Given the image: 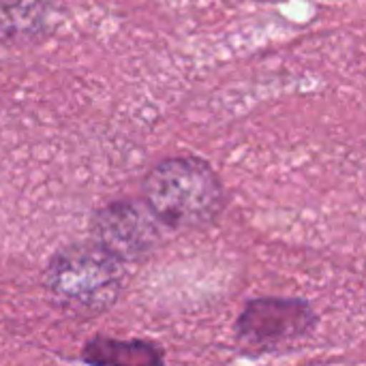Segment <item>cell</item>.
Returning a JSON list of instances; mask_svg holds the SVG:
<instances>
[{"label":"cell","instance_id":"cell-2","mask_svg":"<svg viewBox=\"0 0 366 366\" xmlns=\"http://www.w3.org/2000/svg\"><path fill=\"white\" fill-rule=\"evenodd\" d=\"M43 281L58 307L79 317H92L120 300L124 270L92 240L73 242L51 255Z\"/></svg>","mask_w":366,"mask_h":366},{"label":"cell","instance_id":"cell-5","mask_svg":"<svg viewBox=\"0 0 366 366\" xmlns=\"http://www.w3.org/2000/svg\"><path fill=\"white\" fill-rule=\"evenodd\" d=\"M81 360L88 366H165V352L146 339L97 335L81 347Z\"/></svg>","mask_w":366,"mask_h":366},{"label":"cell","instance_id":"cell-1","mask_svg":"<svg viewBox=\"0 0 366 366\" xmlns=\"http://www.w3.org/2000/svg\"><path fill=\"white\" fill-rule=\"evenodd\" d=\"M142 193L161 225L172 229L208 227L225 206L221 178L199 157H172L157 163L146 174Z\"/></svg>","mask_w":366,"mask_h":366},{"label":"cell","instance_id":"cell-4","mask_svg":"<svg viewBox=\"0 0 366 366\" xmlns=\"http://www.w3.org/2000/svg\"><path fill=\"white\" fill-rule=\"evenodd\" d=\"M315 326L313 307L300 298H255L242 309L236 337L251 347H277L307 337Z\"/></svg>","mask_w":366,"mask_h":366},{"label":"cell","instance_id":"cell-3","mask_svg":"<svg viewBox=\"0 0 366 366\" xmlns=\"http://www.w3.org/2000/svg\"><path fill=\"white\" fill-rule=\"evenodd\" d=\"M90 238L120 264L142 262L161 244V221L146 202L118 199L94 212Z\"/></svg>","mask_w":366,"mask_h":366}]
</instances>
